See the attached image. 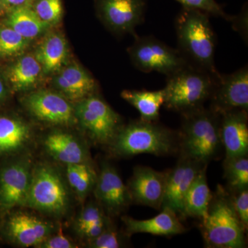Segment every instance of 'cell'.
<instances>
[{"instance_id":"cell-1","label":"cell","mask_w":248,"mask_h":248,"mask_svg":"<svg viewBox=\"0 0 248 248\" xmlns=\"http://www.w3.org/2000/svg\"><path fill=\"white\" fill-rule=\"evenodd\" d=\"M74 199L61 165L46 161L35 163L24 208L61 222L71 215Z\"/></svg>"},{"instance_id":"cell-2","label":"cell","mask_w":248,"mask_h":248,"mask_svg":"<svg viewBox=\"0 0 248 248\" xmlns=\"http://www.w3.org/2000/svg\"><path fill=\"white\" fill-rule=\"evenodd\" d=\"M178 50L192 66L218 76L215 63L217 39L210 15L182 8L174 21Z\"/></svg>"},{"instance_id":"cell-3","label":"cell","mask_w":248,"mask_h":248,"mask_svg":"<svg viewBox=\"0 0 248 248\" xmlns=\"http://www.w3.org/2000/svg\"><path fill=\"white\" fill-rule=\"evenodd\" d=\"M175 135L156 122L134 121L123 125L112 143L109 151L117 157H132L140 154L164 156L175 151Z\"/></svg>"},{"instance_id":"cell-4","label":"cell","mask_w":248,"mask_h":248,"mask_svg":"<svg viewBox=\"0 0 248 248\" xmlns=\"http://www.w3.org/2000/svg\"><path fill=\"white\" fill-rule=\"evenodd\" d=\"M205 246L211 248H246V227L238 217L231 196L218 186L202 220Z\"/></svg>"},{"instance_id":"cell-5","label":"cell","mask_w":248,"mask_h":248,"mask_svg":"<svg viewBox=\"0 0 248 248\" xmlns=\"http://www.w3.org/2000/svg\"><path fill=\"white\" fill-rule=\"evenodd\" d=\"M181 146L183 156L207 164L222 146L220 115L203 107L182 114Z\"/></svg>"},{"instance_id":"cell-6","label":"cell","mask_w":248,"mask_h":248,"mask_svg":"<svg viewBox=\"0 0 248 248\" xmlns=\"http://www.w3.org/2000/svg\"><path fill=\"white\" fill-rule=\"evenodd\" d=\"M220 75V74H219ZM218 76L187 64L167 77L164 105L182 114L203 107L210 99Z\"/></svg>"},{"instance_id":"cell-7","label":"cell","mask_w":248,"mask_h":248,"mask_svg":"<svg viewBox=\"0 0 248 248\" xmlns=\"http://www.w3.org/2000/svg\"><path fill=\"white\" fill-rule=\"evenodd\" d=\"M25 208H15L0 217V239L16 248H37L61 228V222Z\"/></svg>"},{"instance_id":"cell-8","label":"cell","mask_w":248,"mask_h":248,"mask_svg":"<svg viewBox=\"0 0 248 248\" xmlns=\"http://www.w3.org/2000/svg\"><path fill=\"white\" fill-rule=\"evenodd\" d=\"M75 110L83 135L94 145L108 146L123 126L120 116L96 94L75 104Z\"/></svg>"},{"instance_id":"cell-9","label":"cell","mask_w":248,"mask_h":248,"mask_svg":"<svg viewBox=\"0 0 248 248\" xmlns=\"http://www.w3.org/2000/svg\"><path fill=\"white\" fill-rule=\"evenodd\" d=\"M35 161L31 153L3 160L0 164V217L24 206Z\"/></svg>"},{"instance_id":"cell-10","label":"cell","mask_w":248,"mask_h":248,"mask_svg":"<svg viewBox=\"0 0 248 248\" xmlns=\"http://www.w3.org/2000/svg\"><path fill=\"white\" fill-rule=\"evenodd\" d=\"M128 52L134 66L144 73L157 72L168 77L189 64L178 49L153 36L136 35Z\"/></svg>"},{"instance_id":"cell-11","label":"cell","mask_w":248,"mask_h":248,"mask_svg":"<svg viewBox=\"0 0 248 248\" xmlns=\"http://www.w3.org/2000/svg\"><path fill=\"white\" fill-rule=\"evenodd\" d=\"M22 103L33 118L47 125L70 128L78 124L75 106L57 91L31 92L22 98Z\"/></svg>"},{"instance_id":"cell-12","label":"cell","mask_w":248,"mask_h":248,"mask_svg":"<svg viewBox=\"0 0 248 248\" xmlns=\"http://www.w3.org/2000/svg\"><path fill=\"white\" fill-rule=\"evenodd\" d=\"M65 128L57 127L41 139V146L46 155L62 166L92 161L89 143L84 135Z\"/></svg>"},{"instance_id":"cell-13","label":"cell","mask_w":248,"mask_h":248,"mask_svg":"<svg viewBox=\"0 0 248 248\" xmlns=\"http://www.w3.org/2000/svg\"><path fill=\"white\" fill-rule=\"evenodd\" d=\"M93 193L94 200L110 217L118 216L133 203L127 185L115 168L106 160L101 162Z\"/></svg>"},{"instance_id":"cell-14","label":"cell","mask_w":248,"mask_h":248,"mask_svg":"<svg viewBox=\"0 0 248 248\" xmlns=\"http://www.w3.org/2000/svg\"><path fill=\"white\" fill-rule=\"evenodd\" d=\"M99 18L110 30L119 34H135L144 19L145 0H94Z\"/></svg>"},{"instance_id":"cell-15","label":"cell","mask_w":248,"mask_h":248,"mask_svg":"<svg viewBox=\"0 0 248 248\" xmlns=\"http://www.w3.org/2000/svg\"><path fill=\"white\" fill-rule=\"evenodd\" d=\"M210 109L218 115L234 110H248V68L219 75L210 96Z\"/></svg>"},{"instance_id":"cell-16","label":"cell","mask_w":248,"mask_h":248,"mask_svg":"<svg viewBox=\"0 0 248 248\" xmlns=\"http://www.w3.org/2000/svg\"><path fill=\"white\" fill-rule=\"evenodd\" d=\"M207 164L183 156L175 167L166 175V187L161 209L169 208L182 218L186 192L199 172Z\"/></svg>"},{"instance_id":"cell-17","label":"cell","mask_w":248,"mask_h":248,"mask_svg":"<svg viewBox=\"0 0 248 248\" xmlns=\"http://www.w3.org/2000/svg\"><path fill=\"white\" fill-rule=\"evenodd\" d=\"M35 133L27 121L16 115H0V161L31 153Z\"/></svg>"},{"instance_id":"cell-18","label":"cell","mask_w":248,"mask_h":248,"mask_svg":"<svg viewBox=\"0 0 248 248\" xmlns=\"http://www.w3.org/2000/svg\"><path fill=\"white\" fill-rule=\"evenodd\" d=\"M167 173L146 166H136L128 187L133 202L161 210L164 201Z\"/></svg>"},{"instance_id":"cell-19","label":"cell","mask_w":248,"mask_h":248,"mask_svg":"<svg viewBox=\"0 0 248 248\" xmlns=\"http://www.w3.org/2000/svg\"><path fill=\"white\" fill-rule=\"evenodd\" d=\"M54 78V86L69 102L76 104L95 94L97 82L91 74L77 63L62 67Z\"/></svg>"},{"instance_id":"cell-20","label":"cell","mask_w":248,"mask_h":248,"mask_svg":"<svg viewBox=\"0 0 248 248\" xmlns=\"http://www.w3.org/2000/svg\"><path fill=\"white\" fill-rule=\"evenodd\" d=\"M248 112L234 110L220 115V136L226 158L248 155Z\"/></svg>"},{"instance_id":"cell-21","label":"cell","mask_w":248,"mask_h":248,"mask_svg":"<svg viewBox=\"0 0 248 248\" xmlns=\"http://www.w3.org/2000/svg\"><path fill=\"white\" fill-rule=\"evenodd\" d=\"M124 225V232L128 236L146 233L157 236H173L186 231L179 217L169 208L161 209V213L146 220H138L128 216L122 218Z\"/></svg>"},{"instance_id":"cell-22","label":"cell","mask_w":248,"mask_h":248,"mask_svg":"<svg viewBox=\"0 0 248 248\" xmlns=\"http://www.w3.org/2000/svg\"><path fill=\"white\" fill-rule=\"evenodd\" d=\"M66 39L59 32L48 34L39 46L35 58L46 76L58 73L63 66L68 57Z\"/></svg>"},{"instance_id":"cell-23","label":"cell","mask_w":248,"mask_h":248,"mask_svg":"<svg viewBox=\"0 0 248 248\" xmlns=\"http://www.w3.org/2000/svg\"><path fill=\"white\" fill-rule=\"evenodd\" d=\"M206 169L207 166H205L201 170L186 192L182 218L194 217L203 220L206 215L213 197L207 181Z\"/></svg>"},{"instance_id":"cell-24","label":"cell","mask_w":248,"mask_h":248,"mask_svg":"<svg viewBox=\"0 0 248 248\" xmlns=\"http://www.w3.org/2000/svg\"><path fill=\"white\" fill-rule=\"evenodd\" d=\"M42 74V66L35 55L27 54L10 66L8 82L14 92H25L35 87Z\"/></svg>"},{"instance_id":"cell-25","label":"cell","mask_w":248,"mask_h":248,"mask_svg":"<svg viewBox=\"0 0 248 248\" xmlns=\"http://www.w3.org/2000/svg\"><path fill=\"white\" fill-rule=\"evenodd\" d=\"M63 172L76 200L83 203L94 190L98 172L92 161L65 165Z\"/></svg>"},{"instance_id":"cell-26","label":"cell","mask_w":248,"mask_h":248,"mask_svg":"<svg viewBox=\"0 0 248 248\" xmlns=\"http://www.w3.org/2000/svg\"><path fill=\"white\" fill-rule=\"evenodd\" d=\"M6 15L5 25L12 28L29 41L37 38L51 28L41 20L31 6L9 10Z\"/></svg>"},{"instance_id":"cell-27","label":"cell","mask_w":248,"mask_h":248,"mask_svg":"<svg viewBox=\"0 0 248 248\" xmlns=\"http://www.w3.org/2000/svg\"><path fill=\"white\" fill-rule=\"evenodd\" d=\"M121 97L135 108L141 115V120L146 122L157 121L160 108L165 102L164 89L156 91L124 90Z\"/></svg>"},{"instance_id":"cell-28","label":"cell","mask_w":248,"mask_h":248,"mask_svg":"<svg viewBox=\"0 0 248 248\" xmlns=\"http://www.w3.org/2000/svg\"><path fill=\"white\" fill-rule=\"evenodd\" d=\"M224 177L232 192H236L248 187V155L226 158Z\"/></svg>"},{"instance_id":"cell-29","label":"cell","mask_w":248,"mask_h":248,"mask_svg":"<svg viewBox=\"0 0 248 248\" xmlns=\"http://www.w3.org/2000/svg\"><path fill=\"white\" fill-rule=\"evenodd\" d=\"M29 42L12 28L5 24L0 27V55H19L27 48Z\"/></svg>"},{"instance_id":"cell-30","label":"cell","mask_w":248,"mask_h":248,"mask_svg":"<svg viewBox=\"0 0 248 248\" xmlns=\"http://www.w3.org/2000/svg\"><path fill=\"white\" fill-rule=\"evenodd\" d=\"M108 215L96 200H91L83 207L73 223V230L76 236L96 222L101 221Z\"/></svg>"},{"instance_id":"cell-31","label":"cell","mask_w":248,"mask_h":248,"mask_svg":"<svg viewBox=\"0 0 248 248\" xmlns=\"http://www.w3.org/2000/svg\"><path fill=\"white\" fill-rule=\"evenodd\" d=\"M31 8L42 22L51 27L62 20L63 13L62 0H35Z\"/></svg>"},{"instance_id":"cell-32","label":"cell","mask_w":248,"mask_h":248,"mask_svg":"<svg viewBox=\"0 0 248 248\" xmlns=\"http://www.w3.org/2000/svg\"><path fill=\"white\" fill-rule=\"evenodd\" d=\"M130 238L125 232H120L112 222L99 236L85 244L91 248H120L126 245Z\"/></svg>"},{"instance_id":"cell-33","label":"cell","mask_w":248,"mask_h":248,"mask_svg":"<svg viewBox=\"0 0 248 248\" xmlns=\"http://www.w3.org/2000/svg\"><path fill=\"white\" fill-rule=\"evenodd\" d=\"M182 5L183 8L199 10L210 16L221 17L226 20L231 21V16L225 12L222 6L216 0H176Z\"/></svg>"},{"instance_id":"cell-34","label":"cell","mask_w":248,"mask_h":248,"mask_svg":"<svg viewBox=\"0 0 248 248\" xmlns=\"http://www.w3.org/2000/svg\"><path fill=\"white\" fill-rule=\"evenodd\" d=\"M79 246L71 238L63 234L62 227L50 235L37 248H78Z\"/></svg>"},{"instance_id":"cell-35","label":"cell","mask_w":248,"mask_h":248,"mask_svg":"<svg viewBox=\"0 0 248 248\" xmlns=\"http://www.w3.org/2000/svg\"><path fill=\"white\" fill-rule=\"evenodd\" d=\"M233 205L238 217L248 229V189L232 192L231 196Z\"/></svg>"},{"instance_id":"cell-36","label":"cell","mask_w":248,"mask_h":248,"mask_svg":"<svg viewBox=\"0 0 248 248\" xmlns=\"http://www.w3.org/2000/svg\"><path fill=\"white\" fill-rule=\"evenodd\" d=\"M110 218V217L107 216L104 219L96 222L87 227L78 235V237L84 243V245L86 244V243L99 236L107 228V226L112 222Z\"/></svg>"},{"instance_id":"cell-37","label":"cell","mask_w":248,"mask_h":248,"mask_svg":"<svg viewBox=\"0 0 248 248\" xmlns=\"http://www.w3.org/2000/svg\"><path fill=\"white\" fill-rule=\"evenodd\" d=\"M6 11L19 7H29L32 6L35 0H1Z\"/></svg>"},{"instance_id":"cell-38","label":"cell","mask_w":248,"mask_h":248,"mask_svg":"<svg viewBox=\"0 0 248 248\" xmlns=\"http://www.w3.org/2000/svg\"><path fill=\"white\" fill-rule=\"evenodd\" d=\"M8 97V90L2 78L0 76V104L4 103Z\"/></svg>"}]
</instances>
